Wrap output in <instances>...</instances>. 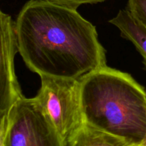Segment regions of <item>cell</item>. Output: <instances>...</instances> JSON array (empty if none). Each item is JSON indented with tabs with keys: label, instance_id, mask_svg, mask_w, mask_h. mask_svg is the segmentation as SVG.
Listing matches in <instances>:
<instances>
[{
	"label": "cell",
	"instance_id": "cell-11",
	"mask_svg": "<svg viewBox=\"0 0 146 146\" xmlns=\"http://www.w3.org/2000/svg\"><path fill=\"white\" fill-rule=\"evenodd\" d=\"M7 115V112H6V111H0V129H1L3 123H4V121H5Z\"/></svg>",
	"mask_w": 146,
	"mask_h": 146
},
{
	"label": "cell",
	"instance_id": "cell-2",
	"mask_svg": "<svg viewBox=\"0 0 146 146\" xmlns=\"http://www.w3.org/2000/svg\"><path fill=\"white\" fill-rule=\"evenodd\" d=\"M86 123L141 144L146 135V90L132 76L105 66L80 80Z\"/></svg>",
	"mask_w": 146,
	"mask_h": 146
},
{
	"label": "cell",
	"instance_id": "cell-12",
	"mask_svg": "<svg viewBox=\"0 0 146 146\" xmlns=\"http://www.w3.org/2000/svg\"><path fill=\"white\" fill-rule=\"evenodd\" d=\"M141 144H142L143 145H144V146H146V135H145V138H144L143 141V142L141 143Z\"/></svg>",
	"mask_w": 146,
	"mask_h": 146
},
{
	"label": "cell",
	"instance_id": "cell-8",
	"mask_svg": "<svg viewBox=\"0 0 146 146\" xmlns=\"http://www.w3.org/2000/svg\"><path fill=\"white\" fill-rule=\"evenodd\" d=\"M126 9L146 27V0H128Z\"/></svg>",
	"mask_w": 146,
	"mask_h": 146
},
{
	"label": "cell",
	"instance_id": "cell-13",
	"mask_svg": "<svg viewBox=\"0 0 146 146\" xmlns=\"http://www.w3.org/2000/svg\"><path fill=\"white\" fill-rule=\"evenodd\" d=\"M133 146H144V145H143L142 144H135V145H133Z\"/></svg>",
	"mask_w": 146,
	"mask_h": 146
},
{
	"label": "cell",
	"instance_id": "cell-10",
	"mask_svg": "<svg viewBox=\"0 0 146 146\" xmlns=\"http://www.w3.org/2000/svg\"><path fill=\"white\" fill-rule=\"evenodd\" d=\"M6 119L5 118L4 123L0 129V146H5V142H4V132H5V124H6Z\"/></svg>",
	"mask_w": 146,
	"mask_h": 146
},
{
	"label": "cell",
	"instance_id": "cell-9",
	"mask_svg": "<svg viewBox=\"0 0 146 146\" xmlns=\"http://www.w3.org/2000/svg\"><path fill=\"white\" fill-rule=\"evenodd\" d=\"M46 1L56 3V4L66 6L71 8L77 9L82 4H97V3L105 1L106 0H46Z\"/></svg>",
	"mask_w": 146,
	"mask_h": 146
},
{
	"label": "cell",
	"instance_id": "cell-4",
	"mask_svg": "<svg viewBox=\"0 0 146 146\" xmlns=\"http://www.w3.org/2000/svg\"><path fill=\"white\" fill-rule=\"evenodd\" d=\"M5 146H64L59 135L34 97L24 96L7 112Z\"/></svg>",
	"mask_w": 146,
	"mask_h": 146
},
{
	"label": "cell",
	"instance_id": "cell-6",
	"mask_svg": "<svg viewBox=\"0 0 146 146\" xmlns=\"http://www.w3.org/2000/svg\"><path fill=\"white\" fill-rule=\"evenodd\" d=\"M121 31L123 38L135 46L143 58L146 66V27L134 18L127 9H121L116 17L109 21Z\"/></svg>",
	"mask_w": 146,
	"mask_h": 146
},
{
	"label": "cell",
	"instance_id": "cell-7",
	"mask_svg": "<svg viewBox=\"0 0 146 146\" xmlns=\"http://www.w3.org/2000/svg\"><path fill=\"white\" fill-rule=\"evenodd\" d=\"M121 137L100 130L86 123L65 146H133Z\"/></svg>",
	"mask_w": 146,
	"mask_h": 146
},
{
	"label": "cell",
	"instance_id": "cell-1",
	"mask_svg": "<svg viewBox=\"0 0 146 146\" xmlns=\"http://www.w3.org/2000/svg\"><path fill=\"white\" fill-rule=\"evenodd\" d=\"M17 45L27 66L41 76L81 80L106 66L95 26L76 9L30 0L15 22Z\"/></svg>",
	"mask_w": 146,
	"mask_h": 146
},
{
	"label": "cell",
	"instance_id": "cell-5",
	"mask_svg": "<svg viewBox=\"0 0 146 146\" xmlns=\"http://www.w3.org/2000/svg\"><path fill=\"white\" fill-rule=\"evenodd\" d=\"M18 51L15 22L9 15L0 13V111L8 112L23 97L14 70V57Z\"/></svg>",
	"mask_w": 146,
	"mask_h": 146
},
{
	"label": "cell",
	"instance_id": "cell-3",
	"mask_svg": "<svg viewBox=\"0 0 146 146\" xmlns=\"http://www.w3.org/2000/svg\"><path fill=\"white\" fill-rule=\"evenodd\" d=\"M35 97L51 120L65 146L86 123L81 98V83L71 78L41 76Z\"/></svg>",
	"mask_w": 146,
	"mask_h": 146
},
{
	"label": "cell",
	"instance_id": "cell-14",
	"mask_svg": "<svg viewBox=\"0 0 146 146\" xmlns=\"http://www.w3.org/2000/svg\"><path fill=\"white\" fill-rule=\"evenodd\" d=\"M1 10H0V13H1Z\"/></svg>",
	"mask_w": 146,
	"mask_h": 146
}]
</instances>
